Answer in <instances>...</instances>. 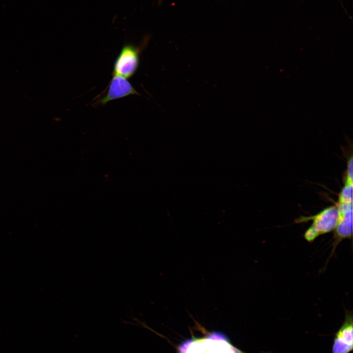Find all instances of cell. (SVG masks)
Returning <instances> with one entry per match:
<instances>
[{"instance_id": "cell-6", "label": "cell", "mask_w": 353, "mask_h": 353, "mask_svg": "<svg viewBox=\"0 0 353 353\" xmlns=\"http://www.w3.org/2000/svg\"><path fill=\"white\" fill-rule=\"evenodd\" d=\"M130 95H138L127 78L113 74L105 96L100 101L101 104Z\"/></svg>"}, {"instance_id": "cell-2", "label": "cell", "mask_w": 353, "mask_h": 353, "mask_svg": "<svg viewBox=\"0 0 353 353\" xmlns=\"http://www.w3.org/2000/svg\"><path fill=\"white\" fill-rule=\"evenodd\" d=\"M338 219V211L336 206H332L325 209L318 214L310 217H301L296 220L300 223L313 221L311 226L303 234L304 239L309 243L314 241L319 236L328 233L335 229Z\"/></svg>"}, {"instance_id": "cell-3", "label": "cell", "mask_w": 353, "mask_h": 353, "mask_svg": "<svg viewBox=\"0 0 353 353\" xmlns=\"http://www.w3.org/2000/svg\"><path fill=\"white\" fill-rule=\"evenodd\" d=\"M338 219L334 229L332 250L330 255L334 253L338 245L343 240H352L353 236V202H338Z\"/></svg>"}, {"instance_id": "cell-5", "label": "cell", "mask_w": 353, "mask_h": 353, "mask_svg": "<svg viewBox=\"0 0 353 353\" xmlns=\"http://www.w3.org/2000/svg\"><path fill=\"white\" fill-rule=\"evenodd\" d=\"M353 314L346 311L344 321L334 334L332 353H349L353 348Z\"/></svg>"}, {"instance_id": "cell-1", "label": "cell", "mask_w": 353, "mask_h": 353, "mask_svg": "<svg viewBox=\"0 0 353 353\" xmlns=\"http://www.w3.org/2000/svg\"><path fill=\"white\" fill-rule=\"evenodd\" d=\"M179 353H245L233 347L224 334L214 332L202 338L183 342Z\"/></svg>"}, {"instance_id": "cell-4", "label": "cell", "mask_w": 353, "mask_h": 353, "mask_svg": "<svg viewBox=\"0 0 353 353\" xmlns=\"http://www.w3.org/2000/svg\"><path fill=\"white\" fill-rule=\"evenodd\" d=\"M140 50L132 45H125L114 64L113 74L128 78L136 72L139 65Z\"/></svg>"}]
</instances>
